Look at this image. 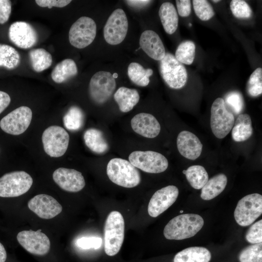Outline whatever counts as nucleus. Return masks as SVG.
I'll return each mask as SVG.
<instances>
[{
    "instance_id": "nucleus-1",
    "label": "nucleus",
    "mask_w": 262,
    "mask_h": 262,
    "mask_svg": "<svg viewBox=\"0 0 262 262\" xmlns=\"http://www.w3.org/2000/svg\"><path fill=\"white\" fill-rule=\"evenodd\" d=\"M203 225V219L198 214H180L172 218L166 225L164 235L168 240L187 239L195 235L202 229Z\"/></svg>"
},
{
    "instance_id": "nucleus-2",
    "label": "nucleus",
    "mask_w": 262,
    "mask_h": 262,
    "mask_svg": "<svg viewBox=\"0 0 262 262\" xmlns=\"http://www.w3.org/2000/svg\"><path fill=\"white\" fill-rule=\"evenodd\" d=\"M106 171L111 181L123 187L133 188L141 181V176L137 168L122 158L112 159L107 164Z\"/></svg>"
},
{
    "instance_id": "nucleus-3",
    "label": "nucleus",
    "mask_w": 262,
    "mask_h": 262,
    "mask_svg": "<svg viewBox=\"0 0 262 262\" xmlns=\"http://www.w3.org/2000/svg\"><path fill=\"white\" fill-rule=\"evenodd\" d=\"M123 217L118 211L111 212L107 217L104 228V250L109 256L115 255L120 250L124 238Z\"/></svg>"
},
{
    "instance_id": "nucleus-4",
    "label": "nucleus",
    "mask_w": 262,
    "mask_h": 262,
    "mask_svg": "<svg viewBox=\"0 0 262 262\" xmlns=\"http://www.w3.org/2000/svg\"><path fill=\"white\" fill-rule=\"evenodd\" d=\"M234 121V115L227 108L224 99H215L211 107L210 118L214 135L218 139L225 137L232 130Z\"/></svg>"
},
{
    "instance_id": "nucleus-5",
    "label": "nucleus",
    "mask_w": 262,
    "mask_h": 262,
    "mask_svg": "<svg viewBox=\"0 0 262 262\" xmlns=\"http://www.w3.org/2000/svg\"><path fill=\"white\" fill-rule=\"evenodd\" d=\"M160 61V72L166 84L172 89L182 88L187 80V72L183 65L170 53H165Z\"/></svg>"
},
{
    "instance_id": "nucleus-6",
    "label": "nucleus",
    "mask_w": 262,
    "mask_h": 262,
    "mask_svg": "<svg viewBox=\"0 0 262 262\" xmlns=\"http://www.w3.org/2000/svg\"><path fill=\"white\" fill-rule=\"evenodd\" d=\"M33 182L32 177L24 171L8 173L0 178V196L14 197L27 192Z\"/></svg>"
},
{
    "instance_id": "nucleus-7",
    "label": "nucleus",
    "mask_w": 262,
    "mask_h": 262,
    "mask_svg": "<svg viewBox=\"0 0 262 262\" xmlns=\"http://www.w3.org/2000/svg\"><path fill=\"white\" fill-rule=\"evenodd\" d=\"M262 213V196L251 194L241 198L238 202L234 213L236 222L241 226L252 224Z\"/></svg>"
},
{
    "instance_id": "nucleus-8",
    "label": "nucleus",
    "mask_w": 262,
    "mask_h": 262,
    "mask_svg": "<svg viewBox=\"0 0 262 262\" xmlns=\"http://www.w3.org/2000/svg\"><path fill=\"white\" fill-rule=\"evenodd\" d=\"M69 141L68 132L62 127L56 125L47 128L42 136L44 151L51 157L63 156L68 148Z\"/></svg>"
},
{
    "instance_id": "nucleus-9",
    "label": "nucleus",
    "mask_w": 262,
    "mask_h": 262,
    "mask_svg": "<svg viewBox=\"0 0 262 262\" xmlns=\"http://www.w3.org/2000/svg\"><path fill=\"white\" fill-rule=\"evenodd\" d=\"M129 160L134 166L149 173L164 172L168 166V162L163 155L151 150L133 151Z\"/></svg>"
},
{
    "instance_id": "nucleus-10",
    "label": "nucleus",
    "mask_w": 262,
    "mask_h": 262,
    "mask_svg": "<svg viewBox=\"0 0 262 262\" xmlns=\"http://www.w3.org/2000/svg\"><path fill=\"white\" fill-rule=\"evenodd\" d=\"M97 26L95 21L87 16H82L71 26L68 39L70 43L78 49H83L95 38Z\"/></svg>"
},
{
    "instance_id": "nucleus-11",
    "label": "nucleus",
    "mask_w": 262,
    "mask_h": 262,
    "mask_svg": "<svg viewBox=\"0 0 262 262\" xmlns=\"http://www.w3.org/2000/svg\"><path fill=\"white\" fill-rule=\"evenodd\" d=\"M116 88L115 79L109 72L98 71L91 78L89 93L92 100L98 104L106 102Z\"/></svg>"
},
{
    "instance_id": "nucleus-12",
    "label": "nucleus",
    "mask_w": 262,
    "mask_h": 262,
    "mask_svg": "<svg viewBox=\"0 0 262 262\" xmlns=\"http://www.w3.org/2000/svg\"><path fill=\"white\" fill-rule=\"evenodd\" d=\"M128 21L125 12L116 9L108 18L103 29V35L107 43L112 45L121 43L126 36Z\"/></svg>"
},
{
    "instance_id": "nucleus-13",
    "label": "nucleus",
    "mask_w": 262,
    "mask_h": 262,
    "mask_svg": "<svg viewBox=\"0 0 262 262\" xmlns=\"http://www.w3.org/2000/svg\"><path fill=\"white\" fill-rule=\"evenodd\" d=\"M33 113L27 106H20L4 116L0 121V127L4 132L17 135L24 132L30 125Z\"/></svg>"
},
{
    "instance_id": "nucleus-14",
    "label": "nucleus",
    "mask_w": 262,
    "mask_h": 262,
    "mask_svg": "<svg viewBox=\"0 0 262 262\" xmlns=\"http://www.w3.org/2000/svg\"><path fill=\"white\" fill-rule=\"evenodd\" d=\"M16 238L19 244L31 254L44 255L49 250V239L40 229L37 231L23 230L17 234Z\"/></svg>"
},
{
    "instance_id": "nucleus-15",
    "label": "nucleus",
    "mask_w": 262,
    "mask_h": 262,
    "mask_svg": "<svg viewBox=\"0 0 262 262\" xmlns=\"http://www.w3.org/2000/svg\"><path fill=\"white\" fill-rule=\"evenodd\" d=\"M8 36L13 44L23 49L32 48L38 40L35 30L30 24L24 21L13 23L9 28Z\"/></svg>"
},
{
    "instance_id": "nucleus-16",
    "label": "nucleus",
    "mask_w": 262,
    "mask_h": 262,
    "mask_svg": "<svg viewBox=\"0 0 262 262\" xmlns=\"http://www.w3.org/2000/svg\"><path fill=\"white\" fill-rule=\"evenodd\" d=\"M178 195L179 189L174 185H168L157 190L149 202V215L152 217L159 216L176 201Z\"/></svg>"
},
{
    "instance_id": "nucleus-17",
    "label": "nucleus",
    "mask_w": 262,
    "mask_h": 262,
    "mask_svg": "<svg viewBox=\"0 0 262 262\" xmlns=\"http://www.w3.org/2000/svg\"><path fill=\"white\" fill-rule=\"evenodd\" d=\"M28 206L40 218L45 219L55 217L63 210L62 205L54 197L44 194L32 198L28 202Z\"/></svg>"
},
{
    "instance_id": "nucleus-18",
    "label": "nucleus",
    "mask_w": 262,
    "mask_h": 262,
    "mask_svg": "<svg viewBox=\"0 0 262 262\" xmlns=\"http://www.w3.org/2000/svg\"><path fill=\"white\" fill-rule=\"evenodd\" d=\"M55 182L63 190L69 192H77L85 185L82 174L75 169L60 167L53 173Z\"/></svg>"
},
{
    "instance_id": "nucleus-19",
    "label": "nucleus",
    "mask_w": 262,
    "mask_h": 262,
    "mask_svg": "<svg viewBox=\"0 0 262 262\" xmlns=\"http://www.w3.org/2000/svg\"><path fill=\"white\" fill-rule=\"evenodd\" d=\"M132 130L138 134L148 138H153L159 134L161 126L157 119L147 113H139L131 120Z\"/></svg>"
},
{
    "instance_id": "nucleus-20",
    "label": "nucleus",
    "mask_w": 262,
    "mask_h": 262,
    "mask_svg": "<svg viewBox=\"0 0 262 262\" xmlns=\"http://www.w3.org/2000/svg\"><path fill=\"white\" fill-rule=\"evenodd\" d=\"M177 145L180 153L184 157L191 160L198 158L202 150V144L194 133L187 131L179 133Z\"/></svg>"
},
{
    "instance_id": "nucleus-21",
    "label": "nucleus",
    "mask_w": 262,
    "mask_h": 262,
    "mask_svg": "<svg viewBox=\"0 0 262 262\" xmlns=\"http://www.w3.org/2000/svg\"><path fill=\"white\" fill-rule=\"evenodd\" d=\"M141 48L152 59L161 61L165 55V48L158 34L152 30L143 32L139 39Z\"/></svg>"
},
{
    "instance_id": "nucleus-22",
    "label": "nucleus",
    "mask_w": 262,
    "mask_h": 262,
    "mask_svg": "<svg viewBox=\"0 0 262 262\" xmlns=\"http://www.w3.org/2000/svg\"><path fill=\"white\" fill-rule=\"evenodd\" d=\"M139 95L135 89L126 87L119 88L114 94V99L121 112L127 113L131 111L139 101Z\"/></svg>"
},
{
    "instance_id": "nucleus-23",
    "label": "nucleus",
    "mask_w": 262,
    "mask_h": 262,
    "mask_svg": "<svg viewBox=\"0 0 262 262\" xmlns=\"http://www.w3.org/2000/svg\"><path fill=\"white\" fill-rule=\"evenodd\" d=\"M211 259L210 251L205 247L193 246L186 248L178 252L174 262H209Z\"/></svg>"
},
{
    "instance_id": "nucleus-24",
    "label": "nucleus",
    "mask_w": 262,
    "mask_h": 262,
    "mask_svg": "<svg viewBox=\"0 0 262 262\" xmlns=\"http://www.w3.org/2000/svg\"><path fill=\"white\" fill-rule=\"evenodd\" d=\"M159 15L165 32L174 33L178 26L179 17L174 5L169 2L163 3L160 7Z\"/></svg>"
},
{
    "instance_id": "nucleus-25",
    "label": "nucleus",
    "mask_w": 262,
    "mask_h": 262,
    "mask_svg": "<svg viewBox=\"0 0 262 262\" xmlns=\"http://www.w3.org/2000/svg\"><path fill=\"white\" fill-rule=\"evenodd\" d=\"M252 133V121L249 115L246 114L239 115L232 128L233 140L237 142H243L248 139Z\"/></svg>"
},
{
    "instance_id": "nucleus-26",
    "label": "nucleus",
    "mask_w": 262,
    "mask_h": 262,
    "mask_svg": "<svg viewBox=\"0 0 262 262\" xmlns=\"http://www.w3.org/2000/svg\"><path fill=\"white\" fill-rule=\"evenodd\" d=\"M227 182V177L223 173L213 176L201 188V198L205 200L214 198L224 191Z\"/></svg>"
},
{
    "instance_id": "nucleus-27",
    "label": "nucleus",
    "mask_w": 262,
    "mask_h": 262,
    "mask_svg": "<svg viewBox=\"0 0 262 262\" xmlns=\"http://www.w3.org/2000/svg\"><path fill=\"white\" fill-rule=\"evenodd\" d=\"M83 139L86 146L93 152L102 154L107 152L109 145L102 132L99 130L90 128L84 133Z\"/></svg>"
},
{
    "instance_id": "nucleus-28",
    "label": "nucleus",
    "mask_w": 262,
    "mask_h": 262,
    "mask_svg": "<svg viewBox=\"0 0 262 262\" xmlns=\"http://www.w3.org/2000/svg\"><path fill=\"white\" fill-rule=\"evenodd\" d=\"M78 69L75 62L71 59H64L54 67L51 73L52 80L61 83L77 74Z\"/></svg>"
},
{
    "instance_id": "nucleus-29",
    "label": "nucleus",
    "mask_w": 262,
    "mask_h": 262,
    "mask_svg": "<svg viewBox=\"0 0 262 262\" xmlns=\"http://www.w3.org/2000/svg\"><path fill=\"white\" fill-rule=\"evenodd\" d=\"M29 55L31 66L35 72H42L52 64V56L44 49H33L30 51Z\"/></svg>"
},
{
    "instance_id": "nucleus-30",
    "label": "nucleus",
    "mask_w": 262,
    "mask_h": 262,
    "mask_svg": "<svg viewBox=\"0 0 262 262\" xmlns=\"http://www.w3.org/2000/svg\"><path fill=\"white\" fill-rule=\"evenodd\" d=\"M191 186L195 189H200L209 180L205 168L199 165H194L182 171Z\"/></svg>"
},
{
    "instance_id": "nucleus-31",
    "label": "nucleus",
    "mask_w": 262,
    "mask_h": 262,
    "mask_svg": "<svg viewBox=\"0 0 262 262\" xmlns=\"http://www.w3.org/2000/svg\"><path fill=\"white\" fill-rule=\"evenodd\" d=\"M152 74L151 69H145L137 63H131L128 67V75L130 79L140 86H147L149 82V78Z\"/></svg>"
},
{
    "instance_id": "nucleus-32",
    "label": "nucleus",
    "mask_w": 262,
    "mask_h": 262,
    "mask_svg": "<svg viewBox=\"0 0 262 262\" xmlns=\"http://www.w3.org/2000/svg\"><path fill=\"white\" fill-rule=\"evenodd\" d=\"M20 57L13 47L0 44V66L8 69H13L19 65Z\"/></svg>"
},
{
    "instance_id": "nucleus-33",
    "label": "nucleus",
    "mask_w": 262,
    "mask_h": 262,
    "mask_svg": "<svg viewBox=\"0 0 262 262\" xmlns=\"http://www.w3.org/2000/svg\"><path fill=\"white\" fill-rule=\"evenodd\" d=\"M84 114L77 106L71 107L63 117L64 125L70 131L80 130L84 123Z\"/></svg>"
},
{
    "instance_id": "nucleus-34",
    "label": "nucleus",
    "mask_w": 262,
    "mask_h": 262,
    "mask_svg": "<svg viewBox=\"0 0 262 262\" xmlns=\"http://www.w3.org/2000/svg\"><path fill=\"white\" fill-rule=\"evenodd\" d=\"M195 50L196 46L193 41H184L178 46L175 57L181 64L189 65L194 61Z\"/></svg>"
},
{
    "instance_id": "nucleus-35",
    "label": "nucleus",
    "mask_w": 262,
    "mask_h": 262,
    "mask_svg": "<svg viewBox=\"0 0 262 262\" xmlns=\"http://www.w3.org/2000/svg\"><path fill=\"white\" fill-rule=\"evenodd\" d=\"M239 260L240 262H262V243L244 248L239 255Z\"/></svg>"
},
{
    "instance_id": "nucleus-36",
    "label": "nucleus",
    "mask_w": 262,
    "mask_h": 262,
    "mask_svg": "<svg viewBox=\"0 0 262 262\" xmlns=\"http://www.w3.org/2000/svg\"><path fill=\"white\" fill-rule=\"evenodd\" d=\"M225 103L227 108L235 115L241 113L244 107V100L242 95L238 91L228 93L225 96Z\"/></svg>"
},
{
    "instance_id": "nucleus-37",
    "label": "nucleus",
    "mask_w": 262,
    "mask_h": 262,
    "mask_svg": "<svg viewBox=\"0 0 262 262\" xmlns=\"http://www.w3.org/2000/svg\"><path fill=\"white\" fill-rule=\"evenodd\" d=\"M248 94L252 97H257L262 93V69L258 67L251 74L247 83Z\"/></svg>"
},
{
    "instance_id": "nucleus-38",
    "label": "nucleus",
    "mask_w": 262,
    "mask_h": 262,
    "mask_svg": "<svg viewBox=\"0 0 262 262\" xmlns=\"http://www.w3.org/2000/svg\"><path fill=\"white\" fill-rule=\"evenodd\" d=\"M193 4L195 14L201 20H209L214 15L213 9L208 1L194 0Z\"/></svg>"
},
{
    "instance_id": "nucleus-39",
    "label": "nucleus",
    "mask_w": 262,
    "mask_h": 262,
    "mask_svg": "<svg viewBox=\"0 0 262 262\" xmlns=\"http://www.w3.org/2000/svg\"><path fill=\"white\" fill-rule=\"evenodd\" d=\"M230 8L233 16L238 18H248L252 16V11L251 8L244 0H231Z\"/></svg>"
},
{
    "instance_id": "nucleus-40",
    "label": "nucleus",
    "mask_w": 262,
    "mask_h": 262,
    "mask_svg": "<svg viewBox=\"0 0 262 262\" xmlns=\"http://www.w3.org/2000/svg\"><path fill=\"white\" fill-rule=\"evenodd\" d=\"M262 220L253 224L247 230L245 238L246 240L252 244H258L262 242Z\"/></svg>"
},
{
    "instance_id": "nucleus-41",
    "label": "nucleus",
    "mask_w": 262,
    "mask_h": 262,
    "mask_svg": "<svg viewBox=\"0 0 262 262\" xmlns=\"http://www.w3.org/2000/svg\"><path fill=\"white\" fill-rule=\"evenodd\" d=\"M76 244L78 247L84 249H98L101 246L102 239L97 237H83L78 239Z\"/></svg>"
},
{
    "instance_id": "nucleus-42",
    "label": "nucleus",
    "mask_w": 262,
    "mask_h": 262,
    "mask_svg": "<svg viewBox=\"0 0 262 262\" xmlns=\"http://www.w3.org/2000/svg\"><path fill=\"white\" fill-rule=\"evenodd\" d=\"M12 9L11 0H0V24L6 22L10 17Z\"/></svg>"
},
{
    "instance_id": "nucleus-43",
    "label": "nucleus",
    "mask_w": 262,
    "mask_h": 262,
    "mask_svg": "<svg viewBox=\"0 0 262 262\" xmlns=\"http://www.w3.org/2000/svg\"><path fill=\"white\" fill-rule=\"evenodd\" d=\"M70 0H36V3L41 7H48L51 8L52 7L59 8L64 7L70 3Z\"/></svg>"
},
{
    "instance_id": "nucleus-44",
    "label": "nucleus",
    "mask_w": 262,
    "mask_h": 262,
    "mask_svg": "<svg viewBox=\"0 0 262 262\" xmlns=\"http://www.w3.org/2000/svg\"><path fill=\"white\" fill-rule=\"evenodd\" d=\"M177 10L179 15L182 17L189 16L191 11V1L189 0H176Z\"/></svg>"
},
{
    "instance_id": "nucleus-45",
    "label": "nucleus",
    "mask_w": 262,
    "mask_h": 262,
    "mask_svg": "<svg viewBox=\"0 0 262 262\" xmlns=\"http://www.w3.org/2000/svg\"><path fill=\"white\" fill-rule=\"evenodd\" d=\"M10 102V96L6 92L0 91V114L8 106Z\"/></svg>"
},
{
    "instance_id": "nucleus-46",
    "label": "nucleus",
    "mask_w": 262,
    "mask_h": 262,
    "mask_svg": "<svg viewBox=\"0 0 262 262\" xmlns=\"http://www.w3.org/2000/svg\"><path fill=\"white\" fill-rule=\"evenodd\" d=\"M125 1L130 6L135 8H143L151 2L147 0H130Z\"/></svg>"
},
{
    "instance_id": "nucleus-47",
    "label": "nucleus",
    "mask_w": 262,
    "mask_h": 262,
    "mask_svg": "<svg viewBox=\"0 0 262 262\" xmlns=\"http://www.w3.org/2000/svg\"><path fill=\"white\" fill-rule=\"evenodd\" d=\"M7 258L5 249L3 245L0 243V262H5Z\"/></svg>"
},
{
    "instance_id": "nucleus-48",
    "label": "nucleus",
    "mask_w": 262,
    "mask_h": 262,
    "mask_svg": "<svg viewBox=\"0 0 262 262\" xmlns=\"http://www.w3.org/2000/svg\"><path fill=\"white\" fill-rule=\"evenodd\" d=\"M113 75V77L115 79L118 76V75L117 73H114Z\"/></svg>"
},
{
    "instance_id": "nucleus-49",
    "label": "nucleus",
    "mask_w": 262,
    "mask_h": 262,
    "mask_svg": "<svg viewBox=\"0 0 262 262\" xmlns=\"http://www.w3.org/2000/svg\"><path fill=\"white\" fill-rule=\"evenodd\" d=\"M213 2H218L220 1V0H213Z\"/></svg>"
},
{
    "instance_id": "nucleus-50",
    "label": "nucleus",
    "mask_w": 262,
    "mask_h": 262,
    "mask_svg": "<svg viewBox=\"0 0 262 262\" xmlns=\"http://www.w3.org/2000/svg\"><path fill=\"white\" fill-rule=\"evenodd\" d=\"M183 211H180V213H183Z\"/></svg>"
}]
</instances>
